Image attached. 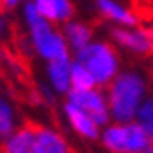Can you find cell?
Instances as JSON below:
<instances>
[{
	"instance_id": "cell-1",
	"label": "cell",
	"mask_w": 153,
	"mask_h": 153,
	"mask_svg": "<svg viewBox=\"0 0 153 153\" xmlns=\"http://www.w3.org/2000/svg\"><path fill=\"white\" fill-rule=\"evenodd\" d=\"M106 101L116 123L125 125L136 121V114L146 101V80L134 71H121L108 86Z\"/></svg>"
},
{
	"instance_id": "cell-2",
	"label": "cell",
	"mask_w": 153,
	"mask_h": 153,
	"mask_svg": "<svg viewBox=\"0 0 153 153\" xmlns=\"http://www.w3.org/2000/svg\"><path fill=\"white\" fill-rule=\"evenodd\" d=\"M25 21L28 26L30 41L34 45V51L43 60L49 62H58V60H69V45L62 32L52 26V22L45 21L36 7V2L25 4Z\"/></svg>"
},
{
	"instance_id": "cell-3",
	"label": "cell",
	"mask_w": 153,
	"mask_h": 153,
	"mask_svg": "<svg viewBox=\"0 0 153 153\" xmlns=\"http://www.w3.org/2000/svg\"><path fill=\"white\" fill-rule=\"evenodd\" d=\"M75 60L80 62L95 79V84L101 88H108L120 75V58L116 49L106 41H94L79 54Z\"/></svg>"
},
{
	"instance_id": "cell-4",
	"label": "cell",
	"mask_w": 153,
	"mask_h": 153,
	"mask_svg": "<svg viewBox=\"0 0 153 153\" xmlns=\"http://www.w3.org/2000/svg\"><path fill=\"white\" fill-rule=\"evenodd\" d=\"M67 101L75 106H79V108H82L91 120H94V123L99 129L101 127L106 129L110 125L112 114H110V108H108V101H106V97L97 88L86 90V91L71 90L69 94H67Z\"/></svg>"
},
{
	"instance_id": "cell-5",
	"label": "cell",
	"mask_w": 153,
	"mask_h": 153,
	"mask_svg": "<svg viewBox=\"0 0 153 153\" xmlns=\"http://www.w3.org/2000/svg\"><path fill=\"white\" fill-rule=\"evenodd\" d=\"M112 39L120 47L127 49L134 54H151L153 52V41L148 34V30H136V28H114L112 30Z\"/></svg>"
},
{
	"instance_id": "cell-6",
	"label": "cell",
	"mask_w": 153,
	"mask_h": 153,
	"mask_svg": "<svg viewBox=\"0 0 153 153\" xmlns=\"http://www.w3.org/2000/svg\"><path fill=\"white\" fill-rule=\"evenodd\" d=\"M64 114H65L67 121H69V125L82 136V138H86V140H95V138H99V136H101V133H99V127L94 123V120H91L82 108L71 105L69 101H65V103H64Z\"/></svg>"
},
{
	"instance_id": "cell-7",
	"label": "cell",
	"mask_w": 153,
	"mask_h": 153,
	"mask_svg": "<svg viewBox=\"0 0 153 153\" xmlns=\"http://www.w3.org/2000/svg\"><path fill=\"white\" fill-rule=\"evenodd\" d=\"M95 6L105 19L120 25V28H136L138 25V17L129 7L114 2V0H99Z\"/></svg>"
},
{
	"instance_id": "cell-8",
	"label": "cell",
	"mask_w": 153,
	"mask_h": 153,
	"mask_svg": "<svg viewBox=\"0 0 153 153\" xmlns=\"http://www.w3.org/2000/svg\"><path fill=\"white\" fill-rule=\"evenodd\" d=\"M71 64H73L71 58L47 64V76L56 94L67 95L71 91Z\"/></svg>"
},
{
	"instance_id": "cell-9",
	"label": "cell",
	"mask_w": 153,
	"mask_h": 153,
	"mask_svg": "<svg viewBox=\"0 0 153 153\" xmlns=\"http://www.w3.org/2000/svg\"><path fill=\"white\" fill-rule=\"evenodd\" d=\"M64 37L75 54L82 52L88 45L94 43V39H91L94 37L91 28L82 21H69L67 25H64Z\"/></svg>"
},
{
	"instance_id": "cell-10",
	"label": "cell",
	"mask_w": 153,
	"mask_h": 153,
	"mask_svg": "<svg viewBox=\"0 0 153 153\" xmlns=\"http://www.w3.org/2000/svg\"><path fill=\"white\" fill-rule=\"evenodd\" d=\"M36 131V146L39 153H71L67 142L58 131L51 127H37L34 125Z\"/></svg>"
},
{
	"instance_id": "cell-11",
	"label": "cell",
	"mask_w": 153,
	"mask_h": 153,
	"mask_svg": "<svg viewBox=\"0 0 153 153\" xmlns=\"http://www.w3.org/2000/svg\"><path fill=\"white\" fill-rule=\"evenodd\" d=\"M36 131L34 125H26L17 129L10 138L4 142L2 153H36Z\"/></svg>"
},
{
	"instance_id": "cell-12",
	"label": "cell",
	"mask_w": 153,
	"mask_h": 153,
	"mask_svg": "<svg viewBox=\"0 0 153 153\" xmlns=\"http://www.w3.org/2000/svg\"><path fill=\"white\" fill-rule=\"evenodd\" d=\"M101 142H103L105 149L110 151V153H129L125 125H121V123H112L106 129H103L101 131Z\"/></svg>"
},
{
	"instance_id": "cell-13",
	"label": "cell",
	"mask_w": 153,
	"mask_h": 153,
	"mask_svg": "<svg viewBox=\"0 0 153 153\" xmlns=\"http://www.w3.org/2000/svg\"><path fill=\"white\" fill-rule=\"evenodd\" d=\"M95 86L97 84H95V79L91 76V73L80 62L73 60V64H71V90L86 91V90H94Z\"/></svg>"
},
{
	"instance_id": "cell-14",
	"label": "cell",
	"mask_w": 153,
	"mask_h": 153,
	"mask_svg": "<svg viewBox=\"0 0 153 153\" xmlns=\"http://www.w3.org/2000/svg\"><path fill=\"white\" fill-rule=\"evenodd\" d=\"M15 133V112L10 101L0 97V138L7 140Z\"/></svg>"
},
{
	"instance_id": "cell-15",
	"label": "cell",
	"mask_w": 153,
	"mask_h": 153,
	"mask_svg": "<svg viewBox=\"0 0 153 153\" xmlns=\"http://www.w3.org/2000/svg\"><path fill=\"white\" fill-rule=\"evenodd\" d=\"M136 121L142 125V129L148 133L149 140L153 144V97H146V101L142 103L138 114H136Z\"/></svg>"
},
{
	"instance_id": "cell-16",
	"label": "cell",
	"mask_w": 153,
	"mask_h": 153,
	"mask_svg": "<svg viewBox=\"0 0 153 153\" xmlns=\"http://www.w3.org/2000/svg\"><path fill=\"white\" fill-rule=\"evenodd\" d=\"M36 7L39 15L49 21V22H58V7H56V0H36Z\"/></svg>"
},
{
	"instance_id": "cell-17",
	"label": "cell",
	"mask_w": 153,
	"mask_h": 153,
	"mask_svg": "<svg viewBox=\"0 0 153 153\" xmlns=\"http://www.w3.org/2000/svg\"><path fill=\"white\" fill-rule=\"evenodd\" d=\"M6 30H7V21L4 17H0V37L6 34Z\"/></svg>"
},
{
	"instance_id": "cell-18",
	"label": "cell",
	"mask_w": 153,
	"mask_h": 153,
	"mask_svg": "<svg viewBox=\"0 0 153 153\" xmlns=\"http://www.w3.org/2000/svg\"><path fill=\"white\" fill-rule=\"evenodd\" d=\"M0 6H2L4 10H13V7L17 6V2H15V0H10V2H2Z\"/></svg>"
},
{
	"instance_id": "cell-19",
	"label": "cell",
	"mask_w": 153,
	"mask_h": 153,
	"mask_svg": "<svg viewBox=\"0 0 153 153\" xmlns=\"http://www.w3.org/2000/svg\"><path fill=\"white\" fill-rule=\"evenodd\" d=\"M142 153H153V146H149V148H148L146 151H142Z\"/></svg>"
},
{
	"instance_id": "cell-20",
	"label": "cell",
	"mask_w": 153,
	"mask_h": 153,
	"mask_svg": "<svg viewBox=\"0 0 153 153\" xmlns=\"http://www.w3.org/2000/svg\"><path fill=\"white\" fill-rule=\"evenodd\" d=\"M36 153H39V149H37V151H36Z\"/></svg>"
}]
</instances>
